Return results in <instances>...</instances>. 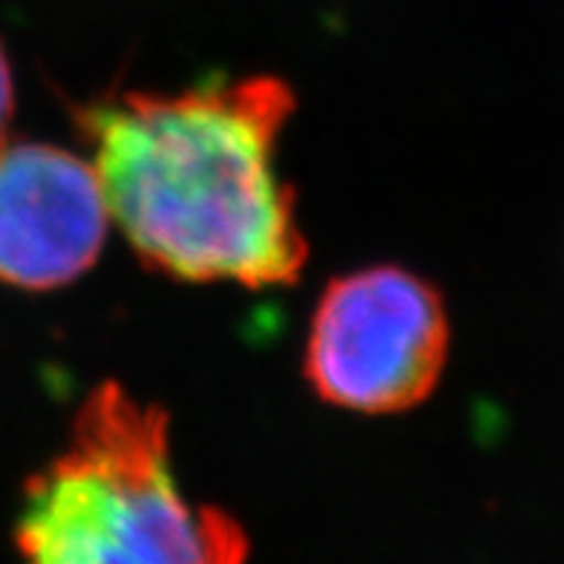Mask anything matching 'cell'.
<instances>
[{"mask_svg":"<svg viewBox=\"0 0 564 564\" xmlns=\"http://www.w3.org/2000/svg\"><path fill=\"white\" fill-rule=\"evenodd\" d=\"M297 96L276 75H214L176 93L112 89L73 107L112 225L182 282L294 285L308 262L276 167Z\"/></svg>","mask_w":564,"mask_h":564,"instance_id":"1","label":"cell"},{"mask_svg":"<svg viewBox=\"0 0 564 564\" xmlns=\"http://www.w3.org/2000/svg\"><path fill=\"white\" fill-rule=\"evenodd\" d=\"M15 547L23 564H246L251 544L230 512L185 496L167 412L105 380L23 487Z\"/></svg>","mask_w":564,"mask_h":564,"instance_id":"2","label":"cell"},{"mask_svg":"<svg viewBox=\"0 0 564 564\" xmlns=\"http://www.w3.org/2000/svg\"><path fill=\"white\" fill-rule=\"evenodd\" d=\"M449 340V314L430 280L401 265L357 268L319 294L303 375L328 406L409 412L441 383Z\"/></svg>","mask_w":564,"mask_h":564,"instance_id":"3","label":"cell"},{"mask_svg":"<svg viewBox=\"0 0 564 564\" xmlns=\"http://www.w3.org/2000/svg\"><path fill=\"white\" fill-rule=\"evenodd\" d=\"M110 225L89 159L46 141L0 148V285L67 289L96 265Z\"/></svg>","mask_w":564,"mask_h":564,"instance_id":"4","label":"cell"},{"mask_svg":"<svg viewBox=\"0 0 564 564\" xmlns=\"http://www.w3.org/2000/svg\"><path fill=\"white\" fill-rule=\"evenodd\" d=\"M15 116V75L9 67V55L0 44V148L9 141V124Z\"/></svg>","mask_w":564,"mask_h":564,"instance_id":"5","label":"cell"}]
</instances>
